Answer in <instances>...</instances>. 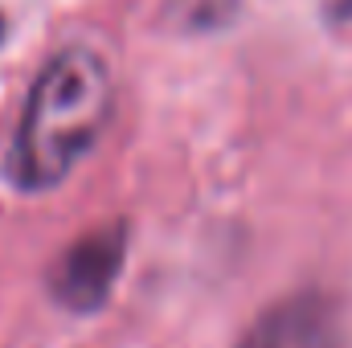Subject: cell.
Returning <instances> with one entry per match:
<instances>
[{
  "label": "cell",
  "mask_w": 352,
  "mask_h": 348,
  "mask_svg": "<svg viewBox=\"0 0 352 348\" xmlns=\"http://www.w3.org/2000/svg\"><path fill=\"white\" fill-rule=\"evenodd\" d=\"M0 37H4V17H0Z\"/></svg>",
  "instance_id": "obj_4"
},
{
  "label": "cell",
  "mask_w": 352,
  "mask_h": 348,
  "mask_svg": "<svg viewBox=\"0 0 352 348\" xmlns=\"http://www.w3.org/2000/svg\"><path fill=\"white\" fill-rule=\"evenodd\" d=\"M238 348H352V332L332 299L295 295L274 303Z\"/></svg>",
  "instance_id": "obj_2"
},
{
  "label": "cell",
  "mask_w": 352,
  "mask_h": 348,
  "mask_svg": "<svg viewBox=\"0 0 352 348\" xmlns=\"http://www.w3.org/2000/svg\"><path fill=\"white\" fill-rule=\"evenodd\" d=\"M111 115L107 66L87 50L58 54L29 90L8 173L21 188H50L74 173Z\"/></svg>",
  "instance_id": "obj_1"
},
{
  "label": "cell",
  "mask_w": 352,
  "mask_h": 348,
  "mask_svg": "<svg viewBox=\"0 0 352 348\" xmlns=\"http://www.w3.org/2000/svg\"><path fill=\"white\" fill-rule=\"evenodd\" d=\"M123 266V226L94 230L78 238L54 266V295L70 312H94L115 287V274Z\"/></svg>",
  "instance_id": "obj_3"
}]
</instances>
